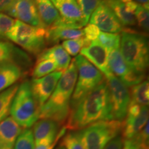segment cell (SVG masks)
Returning a JSON list of instances; mask_svg holds the SVG:
<instances>
[{
	"label": "cell",
	"instance_id": "9",
	"mask_svg": "<svg viewBox=\"0 0 149 149\" xmlns=\"http://www.w3.org/2000/svg\"><path fill=\"white\" fill-rule=\"evenodd\" d=\"M59 12L60 18L51 26L80 29L87 24L76 0H51Z\"/></svg>",
	"mask_w": 149,
	"mask_h": 149
},
{
	"label": "cell",
	"instance_id": "18",
	"mask_svg": "<svg viewBox=\"0 0 149 149\" xmlns=\"http://www.w3.org/2000/svg\"><path fill=\"white\" fill-rule=\"evenodd\" d=\"M45 59H51L55 63L57 70L65 71L70 64L71 58L62 46L57 44L53 47L44 49L37 55V62Z\"/></svg>",
	"mask_w": 149,
	"mask_h": 149
},
{
	"label": "cell",
	"instance_id": "41",
	"mask_svg": "<svg viewBox=\"0 0 149 149\" xmlns=\"http://www.w3.org/2000/svg\"><path fill=\"white\" fill-rule=\"evenodd\" d=\"M1 42H0V44H1Z\"/></svg>",
	"mask_w": 149,
	"mask_h": 149
},
{
	"label": "cell",
	"instance_id": "5",
	"mask_svg": "<svg viewBox=\"0 0 149 149\" xmlns=\"http://www.w3.org/2000/svg\"><path fill=\"white\" fill-rule=\"evenodd\" d=\"M74 61L77 68V78L70 100V111L105 79L103 74L84 56L77 55Z\"/></svg>",
	"mask_w": 149,
	"mask_h": 149
},
{
	"label": "cell",
	"instance_id": "6",
	"mask_svg": "<svg viewBox=\"0 0 149 149\" xmlns=\"http://www.w3.org/2000/svg\"><path fill=\"white\" fill-rule=\"evenodd\" d=\"M46 29L16 20L6 37L29 53L39 55L46 47Z\"/></svg>",
	"mask_w": 149,
	"mask_h": 149
},
{
	"label": "cell",
	"instance_id": "10",
	"mask_svg": "<svg viewBox=\"0 0 149 149\" xmlns=\"http://www.w3.org/2000/svg\"><path fill=\"white\" fill-rule=\"evenodd\" d=\"M108 60L112 74L118 78L126 86L132 87L146 79V74L134 71L128 66L120 48L108 52Z\"/></svg>",
	"mask_w": 149,
	"mask_h": 149
},
{
	"label": "cell",
	"instance_id": "36",
	"mask_svg": "<svg viewBox=\"0 0 149 149\" xmlns=\"http://www.w3.org/2000/svg\"><path fill=\"white\" fill-rule=\"evenodd\" d=\"M124 139L122 136L117 135L106 145L103 149H122Z\"/></svg>",
	"mask_w": 149,
	"mask_h": 149
},
{
	"label": "cell",
	"instance_id": "39",
	"mask_svg": "<svg viewBox=\"0 0 149 149\" xmlns=\"http://www.w3.org/2000/svg\"><path fill=\"white\" fill-rule=\"evenodd\" d=\"M136 3H139V4H147L148 3V0H133Z\"/></svg>",
	"mask_w": 149,
	"mask_h": 149
},
{
	"label": "cell",
	"instance_id": "2",
	"mask_svg": "<svg viewBox=\"0 0 149 149\" xmlns=\"http://www.w3.org/2000/svg\"><path fill=\"white\" fill-rule=\"evenodd\" d=\"M77 78V68L74 59L64 72L52 95L40 107V118L58 122H65L70 113V103Z\"/></svg>",
	"mask_w": 149,
	"mask_h": 149
},
{
	"label": "cell",
	"instance_id": "37",
	"mask_svg": "<svg viewBox=\"0 0 149 149\" xmlns=\"http://www.w3.org/2000/svg\"><path fill=\"white\" fill-rule=\"evenodd\" d=\"M122 149H141L138 141L135 138L125 139Z\"/></svg>",
	"mask_w": 149,
	"mask_h": 149
},
{
	"label": "cell",
	"instance_id": "3",
	"mask_svg": "<svg viewBox=\"0 0 149 149\" xmlns=\"http://www.w3.org/2000/svg\"><path fill=\"white\" fill-rule=\"evenodd\" d=\"M120 49L126 63L132 70L146 74L149 61L148 42L146 35L124 30L121 34Z\"/></svg>",
	"mask_w": 149,
	"mask_h": 149
},
{
	"label": "cell",
	"instance_id": "23",
	"mask_svg": "<svg viewBox=\"0 0 149 149\" xmlns=\"http://www.w3.org/2000/svg\"><path fill=\"white\" fill-rule=\"evenodd\" d=\"M18 87V84H14L0 93V123L7 118L10 114L11 104Z\"/></svg>",
	"mask_w": 149,
	"mask_h": 149
},
{
	"label": "cell",
	"instance_id": "40",
	"mask_svg": "<svg viewBox=\"0 0 149 149\" xmlns=\"http://www.w3.org/2000/svg\"><path fill=\"white\" fill-rule=\"evenodd\" d=\"M56 149H65L64 148V147H63V146H59V147H58V148H56Z\"/></svg>",
	"mask_w": 149,
	"mask_h": 149
},
{
	"label": "cell",
	"instance_id": "28",
	"mask_svg": "<svg viewBox=\"0 0 149 149\" xmlns=\"http://www.w3.org/2000/svg\"><path fill=\"white\" fill-rule=\"evenodd\" d=\"M35 146L33 130L26 128L18 136L13 149H34Z\"/></svg>",
	"mask_w": 149,
	"mask_h": 149
},
{
	"label": "cell",
	"instance_id": "19",
	"mask_svg": "<svg viewBox=\"0 0 149 149\" xmlns=\"http://www.w3.org/2000/svg\"><path fill=\"white\" fill-rule=\"evenodd\" d=\"M22 74L21 68L15 61L0 62V93L13 86Z\"/></svg>",
	"mask_w": 149,
	"mask_h": 149
},
{
	"label": "cell",
	"instance_id": "24",
	"mask_svg": "<svg viewBox=\"0 0 149 149\" xmlns=\"http://www.w3.org/2000/svg\"><path fill=\"white\" fill-rule=\"evenodd\" d=\"M130 102L141 106L148 105L149 84L148 80L145 79L142 82L132 86Z\"/></svg>",
	"mask_w": 149,
	"mask_h": 149
},
{
	"label": "cell",
	"instance_id": "38",
	"mask_svg": "<svg viewBox=\"0 0 149 149\" xmlns=\"http://www.w3.org/2000/svg\"><path fill=\"white\" fill-rule=\"evenodd\" d=\"M14 0H0V13H6Z\"/></svg>",
	"mask_w": 149,
	"mask_h": 149
},
{
	"label": "cell",
	"instance_id": "29",
	"mask_svg": "<svg viewBox=\"0 0 149 149\" xmlns=\"http://www.w3.org/2000/svg\"><path fill=\"white\" fill-rule=\"evenodd\" d=\"M90 43L87 42L84 37L74 40H68L62 42V47L69 55L77 56L84 47H86Z\"/></svg>",
	"mask_w": 149,
	"mask_h": 149
},
{
	"label": "cell",
	"instance_id": "13",
	"mask_svg": "<svg viewBox=\"0 0 149 149\" xmlns=\"http://www.w3.org/2000/svg\"><path fill=\"white\" fill-rule=\"evenodd\" d=\"M6 13L18 21L33 26L44 28L34 0H14Z\"/></svg>",
	"mask_w": 149,
	"mask_h": 149
},
{
	"label": "cell",
	"instance_id": "32",
	"mask_svg": "<svg viewBox=\"0 0 149 149\" xmlns=\"http://www.w3.org/2000/svg\"><path fill=\"white\" fill-rule=\"evenodd\" d=\"M84 16L86 22L88 23L93 12L104 0H76Z\"/></svg>",
	"mask_w": 149,
	"mask_h": 149
},
{
	"label": "cell",
	"instance_id": "33",
	"mask_svg": "<svg viewBox=\"0 0 149 149\" xmlns=\"http://www.w3.org/2000/svg\"><path fill=\"white\" fill-rule=\"evenodd\" d=\"M15 19L10 16L0 13V37H6L15 24Z\"/></svg>",
	"mask_w": 149,
	"mask_h": 149
},
{
	"label": "cell",
	"instance_id": "35",
	"mask_svg": "<svg viewBox=\"0 0 149 149\" xmlns=\"http://www.w3.org/2000/svg\"><path fill=\"white\" fill-rule=\"evenodd\" d=\"M82 31L83 37L89 43L96 40L100 33V31L96 26L90 23L87 24L85 26V28L82 30Z\"/></svg>",
	"mask_w": 149,
	"mask_h": 149
},
{
	"label": "cell",
	"instance_id": "17",
	"mask_svg": "<svg viewBox=\"0 0 149 149\" xmlns=\"http://www.w3.org/2000/svg\"><path fill=\"white\" fill-rule=\"evenodd\" d=\"M22 128L11 117L0 123V149H13Z\"/></svg>",
	"mask_w": 149,
	"mask_h": 149
},
{
	"label": "cell",
	"instance_id": "27",
	"mask_svg": "<svg viewBox=\"0 0 149 149\" xmlns=\"http://www.w3.org/2000/svg\"><path fill=\"white\" fill-rule=\"evenodd\" d=\"M57 70L55 63L51 59L37 61L33 68L32 76L33 79L41 78Z\"/></svg>",
	"mask_w": 149,
	"mask_h": 149
},
{
	"label": "cell",
	"instance_id": "4",
	"mask_svg": "<svg viewBox=\"0 0 149 149\" xmlns=\"http://www.w3.org/2000/svg\"><path fill=\"white\" fill-rule=\"evenodd\" d=\"M10 114L24 128H30L40 118V107L33 96L29 80L19 85L11 104Z\"/></svg>",
	"mask_w": 149,
	"mask_h": 149
},
{
	"label": "cell",
	"instance_id": "11",
	"mask_svg": "<svg viewBox=\"0 0 149 149\" xmlns=\"http://www.w3.org/2000/svg\"><path fill=\"white\" fill-rule=\"evenodd\" d=\"M148 122V106H141L130 102L126 116L122 123V133L124 139L136 137Z\"/></svg>",
	"mask_w": 149,
	"mask_h": 149
},
{
	"label": "cell",
	"instance_id": "7",
	"mask_svg": "<svg viewBox=\"0 0 149 149\" xmlns=\"http://www.w3.org/2000/svg\"><path fill=\"white\" fill-rule=\"evenodd\" d=\"M122 122L116 120L101 121L77 130L84 149H103L122 131Z\"/></svg>",
	"mask_w": 149,
	"mask_h": 149
},
{
	"label": "cell",
	"instance_id": "30",
	"mask_svg": "<svg viewBox=\"0 0 149 149\" xmlns=\"http://www.w3.org/2000/svg\"><path fill=\"white\" fill-rule=\"evenodd\" d=\"M136 24L141 29L145 31H148L149 28V13H148V3L147 4H137L135 13Z\"/></svg>",
	"mask_w": 149,
	"mask_h": 149
},
{
	"label": "cell",
	"instance_id": "12",
	"mask_svg": "<svg viewBox=\"0 0 149 149\" xmlns=\"http://www.w3.org/2000/svg\"><path fill=\"white\" fill-rule=\"evenodd\" d=\"M88 22L104 33H120L124 31V26L104 1L93 11Z\"/></svg>",
	"mask_w": 149,
	"mask_h": 149
},
{
	"label": "cell",
	"instance_id": "21",
	"mask_svg": "<svg viewBox=\"0 0 149 149\" xmlns=\"http://www.w3.org/2000/svg\"><path fill=\"white\" fill-rule=\"evenodd\" d=\"M83 31L81 29H72L67 28L51 26L46 29V44H55L62 41L74 40L83 37Z\"/></svg>",
	"mask_w": 149,
	"mask_h": 149
},
{
	"label": "cell",
	"instance_id": "25",
	"mask_svg": "<svg viewBox=\"0 0 149 149\" xmlns=\"http://www.w3.org/2000/svg\"><path fill=\"white\" fill-rule=\"evenodd\" d=\"M21 59L22 60H29L27 56L22 53L21 51L14 47L9 43L0 44V62L7 61H12L15 59Z\"/></svg>",
	"mask_w": 149,
	"mask_h": 149
},
{
	"label": "cell",
	"instance_id": "20",
	"mask_svg": "<svg viewBox=\"0 0 149 149\" xmlns=\"http://www.w3.org/2000/svg\"><path fill=\"white\" fill-rule=\"evenodd\" d=\"M59 125L58 122L48 119L37 120L33 125V130L35 145L45 139L57 137L59 132Z\"/></svg>",
	"mask_w": 149,
	"mask_h": 149
},
{
	"label": "cell",
	"instance_id": "15",
	"mask_svg": "<svg viewBox=\"0 0 149 149\" xmlns=\"http://www.w3.org/2000/svg\"><path fill=\"white\" fill-rule=\"evenodd\" d=\"M81 54L103 74L105 79L112 75L109 66L108 51L97 40L91 42L81 50Z\"/></svg>",
	"mask_w": 149,
	"mask_h": 149
},
{
	"label": "cell",
	"instance_id": "8",
	"mask_svg": "<svg viewBox=\"0 0 149 149\" xmlns=\"http://www.w3.org/2000/svg\"><path fill=\"white\" fill-rule=\"evenodd\" d=\"M106 80L109 88L111 120L122 122L130 102V92L128 87L113 74Z\"/></svg>",
	"mask_w": 149,
	"mask_h": 149
},
{
	"label": "cell",
	"instance_id": "1",
	"mask_svg": "<svg viewBox=\"0 0 149 149\" xmlns=\"http://www.w3.org/2000/svg\"><path fill=\"white\" fill-rule=\"evenodd\" d=\"M107 120H111L109 88L105 79L70 111L65 128L76 131Z\"/></svg>",
	"mask_w": 149,
	"mask_h": 149
},
{
	"label": "cell",
	"instance_id": "42",
	"mask_svg": "<svg viewBox=\"0 0 149 149\" xmlns=\"http://www.w3.org/2000/svg\"></svg>",
	"mask_w": 149,
	"mask_h": 149
},
{
	"label": "cell",
	"instance_id": "16",
	"mask_svg": "<svg viewBox=\"0 0 149 149\" xmlns=\"http://www.w3.org/2000/svg\"><path fill=\"white\" fill-rule=\"evenodd\" d=\"M104 2L111 9L123 26H133L136 24L135 13L137 4L133 0H104Z\"/></svg>",
	"mask_w": 149,
	"mask_h": 149
},
{
	"label": "cell",
	"instance_id": "22",
	"mask_svg": "<svg viewBox=\"0 0 149 149\" xmlns=\"http://www.w3.org/2000/svg\"><path fill=\"white\" fill-rule=\"evenodd\" d=\"M34 2L44 28L51 27L59 19V12L51 0H34Z\"/></svg>",
	"mask_w": 149,
	"mask_h": 149
},
{
	"label": "cell",
	"instance_id": "31",
	"mask_svg": "<svg viewBox=\"0 0 149 149\" xmlns=\"http://www.w3.org/2000/svg\"><path fill=\"white\" fill-rule=\"evenodd\" d=\"M61 146L65 149H84L77 130L67 133L63 137Z\"/></svg>",
	"mask_w": 149,
	"mask_h": 149
},
{
	"label": "cell",
	"instance_id": "26",
	"mask_svg": "<svg viewBox=\"0 0 149 149\" xmlns=\"http://www.w3.org/2000/svg\"><path fill=\"white\" fill-rule=\"evenodd\" d=\"M96 40L109 52L120 48L121 35L119 33L100 32Z\"/></svg>",
	"mask_w": 149,
	"mask_h": 149
},
{
	"label": "cell",
	"instance_id": "34",
	"mask_svg": "<svg viewBox=\"0 0 149 149\" xmlns=\"http://www.w3.org/2000/svg\"><path fill=\"white\" fill-rule=\"evenodd\" d=\"M66 131V128H63L59 130L58 135L55 138H48L45 139L44 140L41 141L39 144L35 145V147H34V149H53L54 146L56 144L59 140L60 137H63Z\"/></svg>",
	"mask_w": 149,
	"mask_h": 149
},
{
	"label": "cell",
	"instance_id": "14",
	"mask_svg": "<svg viewBox=\"0 0 149 149\" xmlns=\"http://www.w3.org/2000/svg\"><path fill=\"white\" fill-rule=\"evenodd\" d=\"M64 72L56 70L44 77L33 79L31 81V91L40 109L51 97Z\"/></svg>",
	"mask_w": 149,
	"mask_h": 149
}]
</instances>
